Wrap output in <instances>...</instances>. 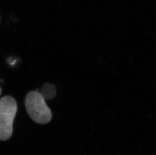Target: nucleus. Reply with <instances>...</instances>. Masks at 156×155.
<instances>
[{
	"label": "nucleus",
	"mask_w": 156,
	"mask_h": 155,
	"mask_svg": "<svg viewBox=\"0 0 156 155\" xmlns=\"http://www.w3.org/2000/svg\"><path fill=\"white\" fill-rule=\"evenodd\" d=\"M25 105L28 115L36 123H49L52 114L40 93L33 91L27 94L25 100Z\"/></svg>",
	"instance_id": "f257e3e1"
},
{
	"label": "nucleus",
	"mask_w": 156,
	"mask_h": 155,
	"mask_svg": "<svg viewBox=\"0 0 156 155\" xmlns=\"http://www.w3.org/2000/svg\"><path fill=\"white\" fill-rule=\"evenodd\" d=\"M17 109L16 101L12 97L6 96L0 99V140H8L12 136Z\"/></svg>",
	"instance_id": "f03ea898"
},
{
	"label": "nucleus",
	"mask_w": 156,
	"mask_h": 155,
	"mask_svg": "<svg viewBox=\"0 0 156 155\" xmlns=\"http://www.w3.org/2000/svg\"><path fill=\"white\" fill-rule=\"evenodd\" d=\"M56 88L51 83H46L41 89V94L44 99H51L56 95Z\"/></svg>",
	"instance_id": "7ed1b4c3"
},
{
	"label": "nucleus",
	"mask_w": 156,
	"mask_h": 155,
	"mask_svg": "<svg viewBox=\"0 0 156 155\" xmlns=\"http://www.w3.org/2000/svg\"><path fill=\"white\" fill-rule=\"evenodd\" d=\"M2 93V89L1 87H0V95H1V94Z\"/></svg>",
	"instance_id": "20e7f679"
}]
</instances>
